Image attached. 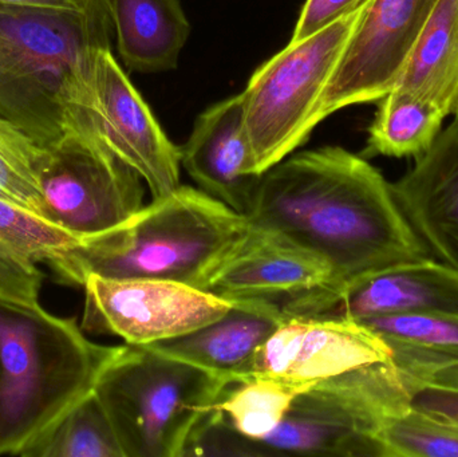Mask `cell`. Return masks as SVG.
I'll use <instances>...</instances> for the list:
<instances>
[{"mask_svg": "<svg viewBox=\"0 0 458 457\" xmlns=\"http://www.w3.org/2000/svg\"><path fill=\"white\" fill-rule=\"evenodd\" d=\"M247 217L327 263L333 286L312 290L319 294H335L382 268L430 258L392 182L341 147L298 153L268 169Z\"/></svg>", "mask_w": 458, "mask_h": 457, "instance_id": "6da1fadb", "label": "cell"}, {"mask_svg": "<svg viewBox=\"0 0 458 457\" xmlns=\"http://www.w3.org/2000/svg\"><path fill=\"white\" fill-rule=\"evenodd\" d=\"M250 230L244 215L201 190L180 185L123 224L83 239L47 263L59 282L75 286L96 275L179 282L206 292Z\"/></svg>", "mask_w": 458, "mask_h": 457, "instance_id": "7a4b0ae2", "label": "cell"}, {"mask_svg": "<svg viewBox=\"0 0 458 457\" xmlns=\"http://www.w3.org/2000/svg\"><path fill=\"white\" fill-rule=\"evenodd\" d=\"M121 351L89 340L77 319L0 297V456H21Z\"/></svg>", "mask_w": 458, "mask_h": 457, "instance_id": "3957f363", "label": "cell"}, {"mask_svg": "<svg viewBox=\"0 0 458 457\" xmlns=\"http://www.w3.org/2000/svg\"><path fill=\"white\" fill-rule=\"evenodd\" d=\"M110 11L58 13L0 4V115L51 148L88 82L94 51L110 47Z\"/></svg>", "mask_w": 458, "mask_h": 457, "instance_id": "277c9868", "label": "cell"}, {"mask_svg": "<svg viewBox=\"0 0 458 457\" xmlns=\"http://www.w3.org/2000/svg\"><path fill=\"white\" fill-rule=\"evenodd\" d=\"M231 381L158 353L123 346L94 386L125 457H185Z\"/></svg>", "mask_w": 458, "mask_h": 457, "instance_id": "5b68a950", "label": "cell"}, {"mask_svg": "<svg viewBox=\"0 0 458 457\" xmlns=\"http://www.w3.org/2000/svg\"><path fill=\"white\" fill-rule=\"evenodd\" d=\"M366 2L330 26L264 62L242 91L244 128L253 172L263 176L301 147L315 129V112Z\"/></svg>", "mask_w": 458, "mask_h": 457, "instance_id": "8992f818", "label": "cell"}, {"mask_svg": "<svg viewBox=\"0 0 458 457\" xmlns=\"http://www.w3.org/2000/svg\"><path fill=\"white\" fill-rule=\"evenodd\" d=\"M42 216L75 238H93L144 207L142 179L102 140L69 131L38 169Z\"/></svg>", "mask_w": 458, "mask_h": 457, "instance_id": "52a82bcc", "label": "cell"}, {"mask_svg": "<svg viewBox=\"0 0 458 457\" xmlns=\"http://www.w3.org/2000/svg\"><path fill=\"white\" fill-rule=\"evenodd\" d=\"M83 332L145 346L200 329L225 316L232 300L179 282L89 276Z\"/></svg>", "mask_w": 458, "mask_h": 457, "instance_id": "ba28073f", "label": "cell"}, {"mask_svg": "<svg viewBox=\"0 0 458 457\" xmlns=\"http://www.w3.org/2000/svg\"><path fill=\"white\" fill-rule=\"evenodd\" d=\"M437 0H368L326 85L315 125L352 105L379 101L394 89Z\"/></svg>", "mask_w": 458, "mask_h": 457, "instance_id": "9c48e42d", "label": "cell"}, {"mask_svg": "<svg viewBox=\"0 0 458 457\" xmlns=\"http://www.w3.org/2000/svg\"><path fill=\"white\" fill-rule=\"evenodd\" d=\"M82 114L88 129L147 182L152 200L182 185L180 148L166 136L110 47L94 51Z\"/></svg>", "mask_w": 458, "mask_h": 457, "instance_id": "30bf717a", "label": "cell"}, {"mask_svg": "<svg viewBox=\"0 0 458 457\" xmlns=\"http://www.w3.org/2000/svg\"><path fill=\"white\" fill-rule=\"evenodd\" d=\"M285 317L349 318L458 316V273L432 258L369 274L335 294L307 292L282 302Z\"/></svg>", "mask_w": 458, "mask_h": 457, "instance_id": "8fae6325", "label": "cell"}, {"mask_svg": "<svg viewBox=\"0 0 458 457\" xmlns=\"http://www.w3.org/2000/svg\"><path fill=\"white\" fill-rule=\"evenodd\" d=\"M392 361L389 346L363 322L290 317L256 351L245 378H284L315 385L360 368Z\"/></svg>", "mask_w": 458, "mask_h": 457, "instance_id": "7c38bea8", "label": "cell"}, {"mask_svg": "<svg viewBox=\"0 0 458 457\" xmlns=\"http://www.w3.org/2000/svg\"><path fill=\"white\" fill-rule=\"evenodd\" d=\"M381 418L334 380L319 381L291 405L280 426L253 442L256 456L386 457Z\"/></svg>", "mask_w": 458, "mask_h": 457, "instance_id": "4fadbf2b", "label": "cell"}, {"mask_svg": "<svg viewBox=\"0 0 458 457\" xmlns=\"http://www.w3.org/2000/svg\"><path fill=\"white\" fill-rule=\"evenodd\" d=\"M325 260L276 231L250 224L245 238L216 268L206 292L225 300H282L314 289H330Z\"/></svg>", "mask_w": 458, "mask_h": 457, "instance_id": "5bb4252c", "label": "cell"}, {"mask_svg": "<svg viewBox=\"0 0 458 457\" xmlns=\"http://www.w3.org/2000/svg\"><path fill=\"white\" fill-rule=\"evenodd\" d=\"M180 153L203 192L247 216L261 176L253 172L242 93L200 114Z\"/></svg>", "mask_w": 458, "mask_h": 457, "instance_id": "9a60e30c", "label": "cell"}, {"mask_svg": "<svg viewBox=\"0 0 458 457\" xmlns=\"http://www.w3.org/2000/svg\"><path fill=\"white\" fill-rule=\"evenodd\" d=\"M406 219L430 254L458 273V129L441 131L413 168L393 182Z\"/></svg>", "mask_w": 458, "mask_h": 457, "instance_id": "2e32d148", "label": "cell"}, {"mask_svg": "<svg viewBox=\"0 0 458 457\" xmlns=\"http://www.w3.org/2000/svg\"><path fill=\"white\" fill-rule=\"evenodd\" d=\"M285 318L277 300L239 298L232 300L227 313L216 321L188 334L145 346L232 383L247 377L256 351Z\"/></svg>", "mask_w": 458, "mask_h": 457, "instance_id": "e0dca14e", "label": "cell"}, {"mask_svg": "<svg viewBox=\"0 0 458 457\" xmlns=\"http://www.w3.org/2000/svg\"><path fill=\"white\" fill-rule=\"evenodd\" d=\"M389 346L409 391H458V316H392L360 321Z\"/></svg>", "mask_w": 458, "mask_h": 457, "instance_id": "ac0fdd59", "label": "cell"}, {"mask_svg": "<svg viewBox=\"0 0 458 457\" xmlns=\"http://www.w3.org/2000/svg\"><path fill=\"white\" fill-rule=\"evenodd\" d=\"M118 53L129 69H176L191 34L180 0H110Z\"/></svg>", "mask_w": 458, "mask_h": 457, "instance_id": "d6986e66", "label": "cell"}, {"mask_svg": "<svg viewBox=\"0 0 458 457\" xmlns=\"http://www.w3.org/2000/svg\"><path fill=\"white\" fill-rule=\"evenodd\" d=\"M394 89L437 105H458V0H437Z\"/></svg>", "mask_w": 458, "mask_h": 457, "instance_id": "ffe728a7", "label": "cell"}, {"mask_svg": "<svg viewBox=\"0 0 458 457\" xmlns=\"http://www.w3.org/2000/svg\"><path fill=\"white\" fill-rule=\"evenodd\" d=\"M445 117L433 102L393 89L379 99L365 155L420 157L435 144Z\"/></svg>", "mask_w": 458, "mask_h": 457, "instance_id": "44dd1931", "label": "cell"}, {"mask_svg": "<svg viewBox=\"0 0 458 457\" xmlns=\"http://www.w3.org/2000/svg\"><path fill=\"white\" fill-rule=\"evenodd\" d=\"M311 386L275 377L232 381L214 408L237 434L260 442L280 426L293 402Z\"/></svg>", "mask_w": 458, "mask_h": 457, "instance_id": "7402d4cb", "label": "cell"}, {"mask_svg": "<svg viewBox=\"0 0 458 457\" xmlns=\"http://www.w3.org/2000/svg\"><path fill=\"white\" fill-rule=\"evenodd\" d=\"M21 457H125L94 391L39 435Z\"/></svg>", "mask_w": 458, "mask_h": 457, "instance_id": "603a6c76", "label": "cell"}, {"mask_svg": "<svg viewBox=\"0 0 458 457\" xmlns=\"http://www.w3.org/2000/svg\"><path fill=\"white\" fill-rule=\"evenodd\" d=\"M31 134L0 115V196L11 199L42 216L38 169L47 156Z\"/></svg>", "mask_w": 458, "mask_h": 457, "instance_id": "cb8c5ba5", "label": "cell"}, {"mask_svg": "<svg viewBox=\"0 0 458 457\" xmlns=\"http://www.w3.org/2000/svg\"><path fill=\"white\" fill-rule=\"evenodd\" d=\"M80 239L27 207L0 196V244L30 262H50Z\"/></svg>", "mask_w": 458, "mask_h": 457, "instance_id": "d4e9b609", "label": "cell"}, {"mask_svg": "<svg viewBox=\"0 0 458 457\" xmlns=\"http://www.w3.org/2000/svg\"><path fill=\"white\" fill-rule=\"evenodd\" d=\"M379 439L386 457H458V431L417 410L382 419Z\"/></svg>", "mask_w": 458, "mask_h": 457, "instance_id": "484cf974", "label": "cell"}, {"mask_svg": "<svg viewBox=\"0 0 458 457\" xmlns=\"http://www.w3.org/2000/svg\"><path fill=\"white\" fill-rule=\"evenodd\" d=\"M43 274L35 263L0 244V297L18 302H38Z\"/></svg>", "mask_w": 458, "mask_h": 457, "instance_id": "4316f807", "label": "cell"}, {"mask_svg": "<svg viewBox=\"0 0 458 457\" xmlns=\"http://www.w3.org/2000/svg\"><path fill=\"white\" fill-rule=\"evenodd\" d=\"M363 0H307L301 8L298 23L293 29L291 43L301 42L322 31L350 11L357 8Z\"/></svg>", "mask_w": 458, "mask_h": 457, "instance_id": "83f0119b", "label": "cell"}, {"mask_svg": "<svg viewBox=\"0 0 458 457\" xmlns=\"http://www.w3.org/2000/svg\"><path fill=\"white\" fill-rule=\"evenodd\" d=\"M409 407L458 431V391L421 386L411 391Z\"/></svg>", "mask_w": 458, "mask_h": 457, "instance_id": "f1b7e54d", "label": "cell"}, {"mask_svg": "<svg viewBox=\"0 0 458 457\" xmlns=\"http://www.w3.org/2000/svg\"><path fill=\"white\" fill-rule=\"evenodd\" d=\"M0 4L83 15L110 11V0H0Z\"/></svg>", "mask_w": 458, "mask_h": 457, "instance_id": "f546056e", "label": "cell"}, {"mask_svg": "<svg viewBox=\"0 0 458 457\" xmlns=\"http://www.w3.org/2000/svg\"><path fill=\"white\" fill-rule=\"evenodd\" d=\"M454 123H456V126H457V129H458V105H457V107H456V110H454Z\"/></svg>", "mask_w": 458, "mask_h": 457, "instance_id": "4dcf8cb0", "label": "cell"}]
</instances>
